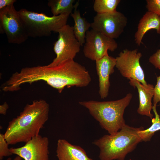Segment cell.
Segmentation results:
<instances>
[{
    "label": "cell",
    "mask_w": 160,
    "mask_h": 160,
    "mask_svg": "<svg viewBox=\"0 0 160 160\" xmlns=\"http://www.w3.org/2000/svg\"><path fill=\"white\" fill-rule=\"evenodd\" d=\"M23 27L28 36L33 38L50 36L52 32L58 30L66 24L68 14L48 16L22 8L18 11Z\"/></svg>",
    "instance_id": "obj_5"
},
{
    "label": "cell",
    "mask_w": 160,
    "mask_h": 160,
    "mask_svg": "<svg viewBox=\"0 0 160 160\" xmlns=\"http://www.w3.org/2000/svg\"><path fill=\"white\" fill-rule=\"evenodd\" d=\"M14 79L19 87L26 83L31 84L43 81L60 93L65 87H86L91 80L85 67L74 60H65L53 67L46 65L23 68L15 73Z\"/></svg>",
    "instance_id": "obj_1"
},
{
    "label": "cell",
    "mask_w": 160,
    "mask_h": 160,
    "mask_svg": "<svg viewBox=\"0 0 160 160\" xmlns=\"http://www.w3.org/2000/svg\"><path fill=\"white\" fill-rule=\"evenodd\" d=\"M149 61L156 68L160 69V49L150 57Z\"/></svg>",
    "instance_id": "obj_23"
},
{
    "label": "cell",
    "mask_w": 160,
    "mask_h": 160,
    "mask_svg": "<svg viewBox=\"0 0 160 160\" xmlns=\"http://www.w3.org/2000/svg\"><path fill=\"white\" fill-rule=\"evenodd\" d=\"M0 32L5 33L11 44H22L29 37L13 4L0 10Z\"/></svg>",
    "instance_id": "obj_7"
},
{
    "label": "cell",
    "mask_w": 160,
    "mask_h": 160,
    "mask_svg": "<svg viewBox=\"0 0 160 160\" xmlns=\"http://www.w3.org/2000/svg\"><path fill=\"white\" fill-rule=\"evenodd\" d=\"M74 0H49L47 5L50 7L53 16L60 15H71L74 7Z\"/></svg>",
    "instance_id": "obj_17"
},
{
    "label": "cell",
    "mask_w": 160,
    "mask_h": 160,
    "mask_svg": "<svg viewBox=\"0 0 160 160\" xmlns=\"http://www.w3.org/2000/svg\"><path fill=\"white\" fill-rule=\"evenodd\" d=\"M49 111V105L44 100L27 104L20 114L9 122L4 134L8 144L26 143L39 135L48 119Z\"/></svg>",
    "instance_id": "obj_2"
},
{
    "label": "cell",
    "mask_w": 160,
    "mask_h": 160,
    "mask_svg": "<svg viewBox=\"0 0 160 160\" xmlns=\"http://www.w3.org/2000/svg\"><path fill=\"white\" fill-rule=\"evenodd\" d=\"M57 156L59 160H93L79 146L73 145L64 139L57 141Z\"/></svg>",
    "instance_id": "obj_14"
},
{
    "label": "cell",
    "mask_w": 160,
    "mask_h": 160,
    "mask_svg": "<svg viewBox=\"0 0 160 160\" xmlns=\"http://www.w3.org/2000/svg\"><path fill=\"white\" fill-rule=\"evenodd\" d=\"M8 108V105L6 102H5L3 104L0 105V113L5 115Z\"/></svg>",
    "instance_id": "obj_25"
},
{
    "label": "cell",
    "mask_w": 160,
    "mask_h": 160,
    "mask_svg": "<svg viewBox=\"0 0 160 160\" xmlns=\"http://www.w3.org/2000/svg\"><path fill=\"white\" fill-rule=\"evenodd\" d=\"M153 102L154 106H156L158 102L160 105V75L157 76L156 84L154 88Z\"/></svg>",
    "instance_id": "obj_22"
},
{
    "label": "cell",
    "mask_w": 160,
    "mask_h": 160,
    "mask_svg": "<svg viewBox=\"0 0 160 160\" xmlns=\"http://www.w3.org/2000/svg\"><path fill=\"white\" fill-rule=\"evenodd\" d=\"M120 0H95L94 3V10L97 14L112 12L117 11V7Z\"/></svg>",
    "instance_id": "obj_19"
},
{
    "label": "cell",
    "mask_w": 160,
    "mask_h": 160,
    "mask_svg": "<svg viewBox=\"0 0 160 160\" xmlns=\"http://www.w3.org/2000/svg\"><path fill=\"white\" fill-rule=\"evenodd\" d=\"M146 2L148 11L160 17V0H147Z\"/></svg>",
    "instance_id": "obj_21"
},
{
    "label": "cell",
    "mask_w": 160,
    "mask_h": 160,
    "mask_svg": "<svg viewBox=\"0 0 160 160\" xmlns=\"http://www.w3.org/2000/svg\"><path fill=\"white\" fill-rule=\"evenodd\" d=\"M9 144L6 140L4 134L0 133V160L4 157L9 156L13 154L8 147Z\"/></svg>",
    "instance_id": "obj_20"
},
{
    "label": "cell",
    "mask_w": 160,
    "mask_h": 160,
    "mask_svg": "<svg viewBox=\"0 0 160 160\" xmlns=\"http://www.w3.org/2000/svg\"><path fill=\"white\" fill-rule=\"evenodd\" d=\"M129 93L124 97L116 100L99 101H82L79 104L88 110L90 114L98 121L101 127L110 135H114L125 124L123 114L132 98Z\"/></svg>",
    "instance_id": "obj_3"
},
{
    "label": "cell",
    "mask_w": 160,
    "mask_h": 160,
    "mask_svg": "<svg viewBox=\"0 0 160 160\" xmlns=\"http://www.w3.org/2000/svg\"><path fill=\"white\" fill-rule=\"evenodd\" d=\"M129 83L134 88H136L138 90L139 104L137 113L141 115L148 116L152 119L153 115L151 113V111L153 107L152 100L153 96V85L150 84L144 85L133 79H130Z\"/></svg>",
    "instance_id": "obj_13"
},
{
    "label": "cell",
    "mask_w": 160,
    "mask_h": 160,
    "mask_svg": "<svg viewBox=\"0 0 160 160\" xmlns=\"http://www.w3.org/2000/svg\"><path fill=\"white\" fill-rule=\"evenodd\" d=\"M79 4L78 1L74 4L73 12L70 15L74 21L73 27L74 35L81 46L85 43L86 33L91 27V24L85 18L81 17L77 9Z\"/></svg>",
    "instance_id": "obj_16"
},
{
    "label": "cell",
    "mask_w": 160,
    "mask_h": 160,
    "mask_svg": "<svg viewBox=\"0 0 160 160\" xmlns=\"http://www.w3.org/2000/svg\"><path fill=\"white\" fill-rule=\"evenodd\" d=\"M156 107L153 105L152 109L154 113L155 118L152 119V124L151 126L146 129H141L138 132L143 141H150L155 133L160 130V117L157 112Z\"/></svg>",
    "instance_id": "obj_18"
},
{
    "label": "cell",
    "mask_w": 160,
    "mask_h": 160,
    "mask_svg": "<svg viewBox=\"0 0 160 160\" xmlns=\"http://www.w3.org/2000/svg\"><path fill=\"white\" fill-rule=\"evenodd\" d=\"M143 127L134 128L126 124L114 135H105L93 142L100 151L101 160H124L142 141L138 132Z\"/></svg>",
    "instance_id": "obj_4"
},
{
    "label": "cell",
    "mask_w": 160,
    "mask_h": 160,
    "mask_svg": "<svg viewBox=\"0 0 160 160\" xmlns=\"http://www.w3.org/2000/svg\"><path fill=\"white\" fill-rule=\"evenodd\" d=\"M22 158L18 156H17L15 157L13 160H22ZM6 160H12L11 158L9 157Z\"/></svg>",
    "instance_id": "obj_26"
},
{
    "label": "cell",
    "mask_w": 160,
    "mask_h": 160,
    "mask_svg": "<svg viewBox=\"0 0 160 160\" xmlns=\"http://www.w3.org/2000/svg\"><path fill=\"white\" fill-rule=\"evenodd\" d=\"M142 56L141 52L136 49H125L116 58V67L121 75L127 79L136 80L144 85L147 83L145 80L144 71L140 63Z\"/></svg>",
    "instance_id": "obj_10"
},
{
    "label": "cell",
    "mask_w": 160,
    "mask_h": 160,
    "mask_svg": "<svg viewBox=\"0 0 160 160\" xmlns=\"http://www.w3.org/2000/svg\"><path fill=\"white\" fill-rule=\"evenodd\" d=\"M57 40L54 44V51L56 57L49 65L51 67L57 66L68 60H74L79 52L81 46L76 39L73 26L66 24L60 29Z\"/></svg>",
    "instance_id": "obj_6"
},
{
    "label": "cell",
    "mask_w": 160,
    "mask_h": 160,
    "mask_svg": "<svg viewBox=\"0 0 160 160\" xmlns=\"http://www.w3.org/2000/svg\"><path fill=\"white\" fill-rule=\"evenodd\" d=\"M16 0H0V10L8 6L13 4Z\"/></svg>",
    "instance_id": "obj_24"
},
{
    "label": "cell",
    "mask_w": 160,
    "mask_h": 160,
    "mask_svg": "<svg viewBox=\"0 0 160 160\" xmlns=\"http://www.w3.org/2000/svg\"><path fill=\"white\" fill-rule=\"evenodd\" d=\"M118 47L114 39L92 29L86 33L83 51L86 57L95 61L108 53V50L113 52Z\"/></svg>",
    "instance_id": "obj_8"
},
{
    "label": "cell",
    "mask_w": 160,
    "mask_h": 160,
    "mask_svg": "<svg viewBox=\"0 0 160 160\" xmlns=\"http://www.w3.org/2000/svg\"><path fill=\"white\" fill-rule=\"evenodd\" d=\"M49 140L39 134L33 137L20 147L10 148L12 154L24 160H49Z\"/></svg>",
    "instance_id": "obj_11"
},
{
    "label": "cell",
    "mask_w": 160,
    "mask_h": 160,
    "mask_svg": "<svg viewBox=\"0 0 160 160\" xmlns=\"http://www.w3.org/2000/svg\"><path fill=\"white\" fill-rule=\"evenodd\" d=\"M152 29H155L158 34H160V17L148 11L139 20L135 34V42L138 46H140L145 34Z\"/></svg>",
    "instance_id": "obj_15"
},
{
    "label": "cell",
    "mask_w": 160,
    "mask_h": 160,
    "mask_svg": "<svg viewBox=\"0 0 160 160\" xmlns=\"http://www.w3.org/2000/svg\"><path fill=\"white\" fill-rule=\"evenodd\" d=\"M96 68L99 81V94L101 98H106L110 87V76L114 71L116 58L109 56L108 53L95 61Z\"/></svg>",
    "instance_id": "obj_12"
},
{
    "label": "cell",
    "mask_w": 160,
    "mask_h": 160,
    "mask_svg": "<svg viewBox=\"0 0 160 160\" xmlns=\"http://www.w3.org/2000/svg\"><path fill=\"white\" fill-rule=\"evenodd\" d=\"M127 19L122 13L116 12L97 14L91 23L92 29L113 39L119 37L127 25Z\"/></svg>",
    "instance_id": "obj_9"
}]
</instances>
